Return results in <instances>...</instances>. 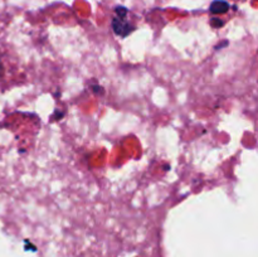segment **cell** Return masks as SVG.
<instances>
[{
    "label": "cell",
    "instance_id": "cell-2",
    "mask_svg": "<svg viewBox=\"0 0 258 257\" xmlns=\"http://www.w3.org/2000/svg\"><path fill=\"white\" fill-rule=\"evenodd\" d=\"M229 9L228 3L223 2V0H216V2L212 3L211 5V12L213 14H223L227 10Z\"/></svg>",
    "mask_w": 258,
    "mask_h": 257
},
{
    "label": "cell",
    "instance_id": "cell-1",
    "mask_svg": "<svg viewBox=\"0 0 258 257\" xmlns=\"http://www.w3.org/2000/svg\"><path fill=\"white\" fill-rule=\"evenodd\" d=\"M125 17H120V15H117L116 18H113V22H112L113 30H115L116 34L121 35V37H125V35H127L128 33L134 29V28L130 27L128 23L126 22Z\"/></svg>",
    "mask_w": 258,
    "mask_h": 257
}]
</instances>
